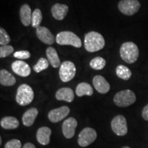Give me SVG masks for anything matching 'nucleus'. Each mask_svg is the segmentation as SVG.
I'll list each match as a JSON object with an SVG mask.
<instances>
[{"label":"nucleus","mask_w":148,"mask_h":148,"mask_svg":"<svg viewBox=\"0 0 148 148\" xmlns=\"http://www.w3.org/2000/svg\"><path fill=\"white\" fill-rule=\"evenodd\" d=\"M105 45V40L101 34L97 32H90L85 35L84 47L89 52H95L102 49Z\"/></svg>","instance_id":"obj_1"},{"label":"nucleus","mask_w":148,"mask_h":148,"mask_svg":"<svg viewBox=\"0 0 148 148\" xmlns=\"http://www.w3.org/2000/svg\"><path fill=\"white\" fill-rule=\"evenodd\" d=\"M120 56L122 60L128 64H132L137 60L139 50L137 45L132 42H125L120 48Z\"/></svg>","instance_id":"obj_2"},{"label":"nucleus","mask_w":148,"mask_h":148,"mask_svg":"<svg viewBox=\"0 0 148 148\" xmlns=\"http://www.w3.org/2000/svg\"><path fill=\"white\" fill-rule=\"evenodd\" d=\"M34 96V91L32 87L26 84H23L20 85L17 89L16 101L20 106H27L33 101Z\"/></svg>","instance_id":"obj_3"},{"label":"nucleus","mask_w":148,"mask_h":148,"mask_svg":"<svg viewBox=\"0 0 148 148\" xmlns=\"http://www.w3.org/2000/svg\"><path fill=\"white\" fill-rule=\"evenodd\" d=\"M56 40L60 45H71L77 48L82 47L80 38L73 32L69 31H63L58 33L56 37Z\"/></svg>","instance_id":"obj_4"},{"label":"nucleus","mask_w":148,"mask_h":148,"mask_svg":"<svg viewBox=\"0 0 148 148\" xmlns=\"http://www.w3.org/2000/svg\"><path fill=\"white\" fill-rule=\"evenodd\" d=\"M136 95L131 90L127 89L118 92L114 95L113 101L117 106L127 107L136 101Z\"/></svg>","instance_id":"obj_5"},{"label":"nucleus","mask_w":148,"mask_h":148,"mask_svg":"<svg viewBox=\"0 0 148 148\" xmlns=\"http://www.w3.org/2000/svg\"><path fill=\"white\" fill-rule=\"evenodd\" d=\"M76 73L75 66L71 61H64L61 64L59 69V76L63 82L71 81Z\"/></svg>","instance_id":"obj_6"},{"label":"nucleus","mask_w":148,"mask_h":148,"mask_svg":"<svg viewBox=\"0 0 148 148\" xmlns=\"http://www.w3.org/2000/svg\"><path fill=\"white\" fill-rule=\"evenodd\" d=\"M140 3L138 0H121L118 4L120 12L125 15L132 16L140 9Z\"/></svg>","instance_id":"obj_7"},{"label":"nucleus","mask_w":148,"mask_h":148,"mask_svg":"<svg viewBox=\"0 0 148 148\" xmlns=\"http://www.w3.org/2000/svg\"><path fill=\"white\" fill-rule=\"evenodd\" d=\"M97 138V132L91 127H85L79 134L77 143L82 147H87Z\"/></svg>","instance_id":"obj_8"},{"label":"nucleus","mask_w":148,"mask_h":148,"mask_svg":"<svg viewBox=\"0 0 148 148\" xmlns=\"http://www.w3.org/2000/svg\"><path fill=\"white\" fill-rule=\"evenodd\" d=\"M111 128L117 136H125L127 133L126 119L121 114L114 116L111 121Z\"/></svg>","instance_id":"obj_9"},{"label":"nucleus","mask_w":148,"mask_h":148,"mask_svg":"<svg viewBox=\"0 0 148 148\" xmlns=\"http://www.w3.org/2000/svg\"><path fill=\"white\" fill-rule=\"evenodd\" d=\"M69 112L70 109L69 107L64 106L49 111L48 113V118L52 123H58L67 116Z\"/></svg>","instance_id":"obj_10"},{"label":"nucleus","mask_w":148,"mask_h":148,"mask_svg":"<svg viewBox=\"0 0 148 148\" xmlns=\"http://www.w3.org/2000/svg\"><path fill=\"white\" fill-rule=\"evenodd\" d=\"M77 125V120L73 117H69L64 120L62 125V133L64 137L71 138L75 134V128Z\"/></svg>","instance_id":"obj_11"},{"label":"nucleus","mask_w":148,"mask_h":148,"mask_svg":"<svg viewBox=\"0 0 148 148\" xmlns=\"http://www.w3.org/2000/svg\"><path fill=\"white\" fill-rule=\"evenodd\" d=\"M36 36L40 41L47 44L52 45L54 43L56 38L49 29L45 27H38L36 28Z\"/></svg>","instance_id":"obj_12"},{"label":"nucleus","mask_w":148,"mask_h":148,"mask_svg":"<svg viewBox=\"0 0 148 148\" xmlns=\"http://www.w3.org/2000/svg\"><path fill=\"white\" fill-rule=\"evenodd\" d=\"M12 69L16 75L21 77H27L31 73L29 66L22 60H16L12 64Z\"/></svg>","instance_id":"obj_13"},{"label":"nucleus","mask_w":148,"mask_h":148,"mask_svg":"<svg viewBox=\"0 0 148 148\" xmlns=\"http://www.w3.org/2000/svg\"><path fill=\"white\" fill-rule=\"evenodd\" d=\"M92 84L95 88L99 93L105 94L110 90V86L107 80L101 75H96L92 79Z\"/></svg>","instance_id":"obj_14"},{"label":"nucleus","mask_w":148,"mask_h":148,"mask_svg":"<svg viewBox=\"0 0 148 148\" xmlns=\"http://www.w3.org/2000/svg\"><path fill=\"white\" fill-rule=\"evenodd\" d=\"M51 130L48 127H41L37 130L36 139L40 144L42 145H47L50 142V136Z\"/></svg>","instance_id":"obj_15"},{"label":"nucleus","mask_w":148,"mask_h":148,"mask_svg":"<svg viewBox=\"0 0 148 148\" xmlns=\"http://www.w3.org/2000/svg\"><path fill=\"white\" fill-rule=\"evenodd\" d=\"M51 11L53 18L56 20L61 21L63 20L66 16V14L69 11V7L65 4L56 3L52 6Z\"/></svg>","instance_id":"obj_16"},{"label":"nucleus","mask_w":148,"mask_h":148,"mask_svg":"<svg viewBox=\"0 0 148 148\" xmlns=\"http://www.w3.org/2000/svg\"><path fill=\"white\" fill-rule=\"evenodd\" d=\"M56 98L59 101L71 102L74 99V92L73 90L70 88H61L56 93Z\"/></svg>","instance_id":"obj_17"},{"label":"nucleus","mask_w":148,"mask_h":148,"mask_svg":"<svg viewBox=\"0 0 148 148\" xmlns=\"http://www.w3.org/2000/svg\"><path fill=\"white\" fill-rule=\"evenodd\" d=\"M20 18L21 23L25 26H28L32 23V13L28 4H23L20 8Z\"/></svg>","instance_id":"obj_18"},{"label":"nucleus","mask_w":148,"mask_h":148,"mask_svg":"<svg viewBox=\"0 0 148 148\" xmlns=\"http://www.w3.org/2000/svg\"><path fill=\"white\" fill-rule=\"evenodd\" d=\"M38 111L36 108H31L28 109L23 114L22 117V121L24 125L27 127H30L34 124L35 119L38 115Z\"/></svg>","instance_id":"obj_19"},{"label":"nucleus","mask_w":148,"mask_h":148,"mask_svg":"<svg viewBox=\"0 0 148 148\" xmlns=\"http://www.w3.org/2000/svg\"><path fill=\"white\" fill-rule=\"evenodd\" d=\"M46 56H47V60L49 61V64L53 68H58L60 66L61 63L60 58H59L58 53L53 47H49L46 50Z\"/></svg>","instance_id":"obj_20"},{"label":"nucleus","mask_w":148,"mask_h":148,"mask_svg":"<svg viewBox=\"0 0 148 148\" xmlns=\"http://www.w3.org/2000/svg\"><path fill=\"white\" fill-rule=\"evenodd\" d=\"M16 83V78L13 75L5 69L0 71V84L5 86H13Z\"/></svg>","instance_id":"obj_21"},{"label":"nucleus","mask_w":148,"mask_h":148,"mask_svg":"<svg viewBox=\"0 0 148 148\" xmlns=\"http://www.w3.org/2000/svg\"><path fill=\"white\" fill-rule=\"evenodd\" d=\"M0 124L1 127L5 130H14L18 127L19 122L14 116H5L1 119Z\"/></svg>","instance_id":"obj_22"},{"label":"nucleus","mask_w":148,"mask_h":148,"mask_svg":"<svg viewBox=\"0 0 148 148\" xmlns=\"http://www.w3.org/2000/svg\"><path fill=\"white\" fill-rule=\"evenodd\" d=\"M75 93L78 97H82L84 95L90 96L93 94V89L88 83L81 82L75 88Z\"/></svg>","instance_id":"obj_23"},{"label":"nucleus","mask_w":148,"mask_h":148,"mask_svg":"<svg viewBox=\"0 0 148 148\" xmlns=\"http://www.w3.org/2000/svg\"><path fill=\"white\" fill-rule=\"evenodd\" d=\"M116 74L119 78L123 79V80H128L132 76V72L130 69L126 66L122 65V64L116 66Z\"/></svg>","instance_id":"obj_24"},{"label":"nucleus","mask_w":148,"mask_h":148,"mask_svg":"<svg viewBox=\"0 0 148 148\" xmlns=\"http://www.w3.org/2000/svg\"><path fill=\"white\" fill-rule=\"evenodd\" d=\"M106 62L101 57H96L92 59L90 62V66L92 69L101 70L106 66Z\"/></svg>","instance_id":"obj_25"},{"label":"nucleus","mask_w":148,"mask_h":148,"mask_svg":"<svg viewBox=\"0 0 148 148\" xmlns=\"http://www.w3.org/2000/svg\"><path fill=\"white\" fill-rule=\"evenodd\" d=\"M42 19V16L41 11L40 9L36 8L32 12V25L33 27L37 28V27H40V24L41 23Z\"/></svg>","instance_id":"obj_26"},{"label":"nucleus","mask_w":148,"mask_h":148,"mask_svg":"<svg viewBox=\"0 0 148 148\" xmlns=\"http://www.w3.org/2000/svg\"><path fill=\"white\" fill-rule=\"evenodd\" d=\"M49 62L46 58H40L39 60H38L37 63L33 66V69L34 70L35 72L36 73H40V71H43L47 69L49 66Z\"/></svg>","instance_id":"obj_27"},{"label":"nucleus","mask_w":148,"mask_h":148,"mask_svg":"<svg viewBox=\"0 0 148 148\" xmlns=\"http://www.w3.org/2000/svg\"><path fill=\"white\" fill-rule=\"evenodd\" d=\"M14 48L12 47V46L9 45L1 46V47H0V58H5V57L12 54Z\"/></svg>","instance_id":"obj_28"},{"label":"nucleus","mask_w":148,"mask_h":148,"mask_svg":"<svg viewBox=\"0 0 148 148\" xmlns=\"http://www.w3.org/2000/svg\"><path fill=\"white\" fill-rule=\"evenodd\" d=\"M10 42V38L9 35L7 34L6 31L3 27L0 28V44L1 45H8Z\"/></svg>","instance_id":"obj_29"},{"label":"nucleus","mask_w":148,"mask_h":148,"mask_svg":"<svg viewBox=\"0 0 148 148\" xmlns=\"http://www.w3.org/2000/svg\"><path fill=\"white\" fill-rule=\"evenodd\" d=\"M31 56L30 53L28 51L26 50H21L16 51L14 53V57L16 58H18L20 60H25V59L29 58Z\"/></svg>","instance_id":"obj_30"},{"label":"nucleus","mask_w":148,"mask_h":148,"mask_svg":"<svg viewBox=\"0 0 148 148\" xmlns=\"http://www.w3.org/2000/svg\"><path fill=\"white\" fill-rule=\"evenodd\" d=\"M21 143L18 139H12L5 143L4 148H21Z\"/></svg>","instance_id":"obj_31"},{"label":"nucleus","mask_w":148,"mask_h":148,"mask_svg":"<svg viewBox=\"0 0 148 148\" xmlns=\"http://www.w3.org/2000/svg\"><path fill=\"white\" fill-rule=\"evenodd\" d=\"M142 116L145 121H148V104L146 105L142 110Z\"/></svg>","instance_id":"obj_32"},{"label":"nucleus","mask_w":148,"mask_h":148,"mask_svg":"<svg viewBox=\"0 0 148 148\" xmlns=\"http://www.w3.org/2000/svg\"><path fill=\"white\" fill-rule=\"evenodd\" d=\"M22 148H36V147H35L34 144L31 143H26Z\"/></svg>","instance_id":"obj_33"},{"label":"nucleus","mask_w":148,"mask_h":148,"mask_svg":"<svg viewBox=\"0 0 148 148\" xmlns=\"http://www.w3.org/2000/svg\"><path fill=\"white\" fill-rule=\"evenodd\" d=\"M1 143H2V139H1V137H0V145H1Z\"/></svg>","instance_id":"obj_34"},{"label":"nucleus","mask_w":148,"mask_h":148,"mask_svg":"<svg viewBox=\"0 0 148 148\" xmlns=\"http://www.w3.org/2000/svg\"><path fill=\"white\" fill-rule=\"evenodd\" d=\"M121 148H130V147H127V146H125V147H121Z\"/></svg>","instance_id":"obj_35"}]
</instances>
